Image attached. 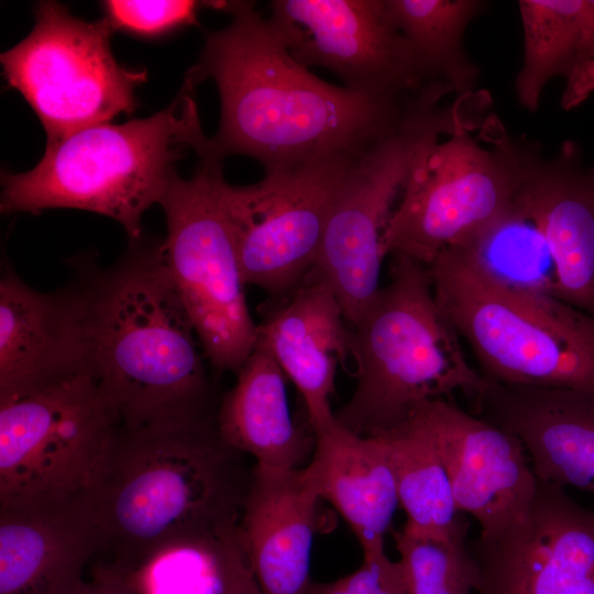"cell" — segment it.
<instances>
[{
    "mask_svg": "<svg viewBox=\"0 0 594 594\" xmlns=\"http://www.w3.org/2000/svg\"><path fill=\"white\" fill-rule=\"evenodd\" d=\"M88 374L82 304L74 284L52 293L12 268L0 279V400Z\"/></svg>",
    "mask_w": 594,
    "mask_h": 594,
    "instance_id": "obj_16",
    "label": "cell"
},
{
    "mask_svg": "<svg viewBox=\"0 0 594 594\" xmlns=\"http://www.w3.org/2000/svg\"><path fill=\"white\" fill-rule=\"evenodd\" d=\"M101 565L134 594H261L238 528L173 540L127 563Z\"/></svg>",
    "mask_w": 594,
    "mask_h": 594,
    "instance_id": "obj_25",
    "label": "cell"
},
{
    "mask_svg": "<svg viewBox=\"0 0 594 594\" xmlns=\"http://www.w3.org/2000/svg\"><path fill=\"white\" fill-rule=\"evenodd\" d=\"M391 559L385 550L363 554L354 572L328 583H311L308 594H376Z\"/></svg>",
    "mask_w": 594,
    "mask_h": 594,
    "instance_id": "obj_31",
    "label": "cell"
},
{
    "mask_svg": "<svg viewBox=\"0 0 594 594\" xmlns=\"http://www.w3.org/2000/svg\"><path fill=\"white\" fill-rule=\"evenodd\" d=\"M253 465L221 438L216 416L120 428L89 497L107 564L173 540L238 528Z\"/></svg>",
    "mask_w": 594,
    "mask_h": 594,
    "instance_id": "obj_3",
    "label": "cell"
},
{
    "mask_svg": "<svg viewBox=\"0 0 594 594\" xmlns=\"http://www.w3.org/2000/svg\"><path fill=\"white\" fill-rule=\"evenodd\" d=\"M471 129L427 145L416 158L382 239L384 256L426 266L464 246L512 204L541 156L503 129L480 144Z\"/></svg>",
    "mask_w": 594,
    "mask_h": 594,
    "instance_id": "obj_8",
    "label": "cell"
},
{
    "mask_svg": "<svg viewBox=\"0 0 594 594\" xmlns=\"http://www.w3.org/2000/svg\"><path fill=\"white\" fill-rule=\"evenodd\" d=\"M386 6L407 41L422 85H446L457 98L473 94L480 69L465 52L464 34L487 2L386 0Z\"/></svg>",
    "mask_w": 594,
    "mask_h": 594,
    "instance_id": "obj_26",
    "label": "cell"
},
{
    "mask_svg": "<svg viewBox=\"0 0 594 594\" xmlns=\"http://www.w3.org/2000/svg\"><path fill=\"white\" fill-rule=\"evenodd\" d=\"M223 160L198 158L190 178L173 179L160 205L165 262L215 374L235 373L257 344L245 282L219 199Z\"/></svg>",
    "mask_w": 594,
    "mask_h": 594,
    "instance_id": "obj_10",
    "label": "cell"
},
{
    "mask_svg": "<svg viewBox=\"0 0 594 594\" xmlns=\"http://www.w3.org/2000/svg\"><path fill=\"white\" fill-rule=\"evenodd\" d=\"M378 438L388 453L399 505L406 524L424 531H449L462 524L451 481L440 453L424 427L413 417Z\"/></svg>",
    "mask_w": 594,
    "mask_h": 594,
    "instance_id": "obj_28",
    "label": "cell"
},
{
    "mask_svg": "<svg viewBox=\"0 0 594 594\" xmlns=\"http://www.w3.org/2000/svg\"><path fill=\"white\" fill-rule=\"evenodd\" d=\"M524 59L515 80L519 105L539 108L542 91L564 78L561 105L578 107L594 91V13L590 0H520Z\"/></svg>",
    "mask_w": 594,
    "mask_h": 594,
    "instance_id": "obj_24",
    "label": "cell"
},
{
    "mask_svg": "<svg viewBox=\"0 0 594 594\" xmlns=\"http://www.w3.org/2000/svg\"><path fill=\"white\" fill-rule=\"evenodd\" d=\"M286 375L272 354L256 344L216 414L223 441L254 464L293 470L305 466L315 448L311 428L294 419Z\"/></svg>",
    "mask_w": 594,
    "mask_h": 594,
    "instance_id": "obj_23",
    "label": "cell"
},
{
    "mask_svg": "<svg viewBox=\"0 0 594 594\" xmlns=\"http://www.w3.org/2000/svg\"><path fill=\"white\" fill-rule=\"evenodd\" d=\"M526 188L554 262L557 298L594 316V164L584 166L568 141L553 158H538Z\"/></svg>",
    "mask_w": 594,
    "mask_h": 594,
    "instance_id": "obj_21",
    "label": "cell"
},
{
    "mask_svg": "<svg viewBox=\"0 0 594 594\" xmlns=\"http://www.w3.org/2000/svg\"><path fill=\"white\" fill-rule=\"evenodd\" d=\"M477 594H594V510L538 479L528 506L469 546Z\"/></svg>",
    "mask_w": 594,
    "mask_h": 594,
    "instance_id": "obj_14",
    "label": "cell"
},
{
    "mask_svg": "<svg viewBox=\"0 0 594 594\" xmlns=\"http://www.w3.org/2000/svg\"><path fill=\"white\" fill-rule=\"evenodd\" d=\"M105 19L85 21L41 1L32 31L0 56L3 77L33 109L52 144L80 129L132 114L146 70L120 65Z\"/></svg>",
    "mask_w": 594,
    "mask_h": 594,
    "instance_id": "obj_11",
    "label": "cell"
},
{
    "mask_svg": "<svg viewBox=\"0 0 594 594\" xmlns=\"http://www.w3.org/2000/svg\"><path fill=\"white\" fill-rule=\"evenodd\" d=\"M376 594H407L403 569L399 561H389Z\"/></svg>",
    "mask_w": 594,
    "mask_h": 594,
    "instance_id": "obj_33",
    "label": "cell"
},
{
    "mask_svg": "<svg viewBox=\"0 0 594 594\" xmlns=\"http://www.w3.org/2000/svg\"><path fill=\"white\" fill-rule=\"evenodd\" d=\"M194 92L184 84L148 118L90 125L46 144L31 170L1 174V212L87 210L118 221L130 241L142 239L143 213L161 202L178 175L177 161L187 150L198 158L213 154Z\"/></svg>",
    "mask_w": 594,
    "mask_h": 594,
    "instance_id": "obj_4",
    "label": "cell"
},
{
    "mask_svg": "<svg viewBox=\"0 0 594 594\" xmlns=\"http://www.w3.org/2000/svg\"><path fill=\"white\" fill-rule=\"evenodd\" d=\"M314 435V452L302 466L306 477L345 520L363 554L385 550L399 498L384 443L352 432L337 418Z\"/></svg>",
    "mask_w": 594,
    "mask_h": 594,
    "instance_id": "obj_22",
    "label": "cell"
},
{
    "mask_svg": "<svg viewBox=\"0 0 594 594\" xmlns=\"http://www.w3.org/2000/svg\"><path fill=\"white\" fill-rule=\"evenodd\" d=\"M389 280L351 327L355 387L337 420L370 438L403 426L421 404L474 397L488 380L468 361L426 265L391 256Z\"/></svg>",
    "mask_w": 594,
    "mask_h": 594,
    "instance_id": "obj_5",
    "label": "cell"
},
{
    "mask_svg": "<svg viewBox=\"0 0 594 594\" xmlns=\"http://www.w3.org/2000/svg\"><path fill=\"white\" fill-rule=\"evenodd\" d=\"M257 330V344L297 387L312 432L331 424L337 367L352 358V330L330 285L312 270L292 294L267 306Z\"/></svg>",
    "mask_w": 594,
    "mask_h": 594,
    "instance_id": "obj_18",
    "label": "cell"
},
{
    "mask_svg": "<svg viewBox=\"0 0 594 594\" xmlns=\"http://www.w3.org/2000/svg\"><path fill=\"white\" fill-rule=\"evenodd\" d=\"M473 398L480 417L521 441L540 481L594 495V392L488 380Z\"/></svg>",
    "mask_w": 594,
    "mask_h": 594,
    "instance_id": "obj_17",
    "label": "cell"
},
{
    "mask_svg": "<svg viewBox=\"0 0 594 594\" xmlns=\"http://www.w3.org/2000/svg\"><path fill=\"white\" fill-rule=\"evenodd\" d=\"M527 176L507 209L461 249L497 282L557 298L556 266L526 188Z\"/></svg>",
    "mask_w": 594,
    "mask_h": 594,
    "instance_id": "obj_27",
    "label": "cell"
},
{
    "mask_svg": "<svg viewBox=\"0 0 594 594\" xmlns=\"http://www.w3.org/2000/svg\"><path fill=\"white\" fill-rule=\"evenodd\" d=\"M87 372L121 427L216 416L207 360L169 276L163 242L131 241L76 283Z\"/></svg>",
    "mask_w": 594,
    "mask_h": 594,
    "instance_id": "obj_2",
    "label": "cell"
},
{
    "mask_svg": "<svg viewBox=\"0 0 594 594\" xmlns=\"http://www.w3.org/2000/svg\"><path fill=\"white\" fill-rule=\"evenodd\" d=\"M590 3H591V7L593 9V13H594V0H590Z\"/></svg>",
    "mask_w": 594,
    "mask_h": 594,
    "instance_id": "obj_34",
    "label": "cell"
},
{
    "mask_svg": "<svg viewBox=\"0 0 594 594\" xmlns=\"http://www.w3.org/2000/svg\"><path fill=\"white\" fill-rule=\"evenodd\" d=\"M319 501L302 468L253 465L238 530L261 594H308Z\"/></svg>",
    "mask_w": 594,
    "mask_h": 594,
    "instance_id": "obj_20",
    "label": "cell"
},
{
    "mask_svg": "<svg viewBox=\"0 0 594 594\" xmlns=\"http://www.w3.org/2000/svg\"><path fill=\"white\" fill-rule=\"evenodd\" d=\"M218 9L231 22L205 32L184 84H216L221 113L211 142L220 158L244 155L265 175L288 172L336 152L360 154L405 119L416 95L378 98L331 85L293 58L253 2L219 1Z\"/></svg>",
    "mask_w": 594,
    "mask_h": 594,
    "instance_id": "obj_1",
    "label": "cell"
},
{
    "mask_svg": "<svg viewBox=\"0 0 594 594\" xmlns=\"http://www.w3.org/2000/svg\"><path fill=\"white\" fill-rule=\"evenodd\" d=\"M470 520L430 532L408 524L394 532L407 594H471L479 572L466 544Z\"/></svg>",
    "mask_w": 594,
    "mask_h": 594,
    "instance_id": "obj_29",
    "label": "cell"
},
{
    "mask_svg": "<svg viewBox=\"0 0 594 594\" xmlns=\"http://www.w3.org/2000/svg\"><path fill=\"white\" fill-rule=\"evenodd\" d=\"M410 417L432 439L459 510L479 522L480 532L502 528L528 506L538 477L513 432L446 398L419 405Z\"/></svg>",
    "mask_w": 594,
    "mask_h": 594,
    "instance_id": "obj_15",
    "label": "cell"
},
{
    "mask_svg": "<svg viewBox=\"0 0 594 594\" xmlns=\"http://www.w3.org/2000/svg\"><path fill=\"white\" fill-rule=\"evenodd\" d=\"M77 594H134L103 565L94 566L90 579L86 580Z\"/></svg>",
    "mask_w": 594,
    "mask_h": 594,
    "instance_id": "obj_32",
    "label": "cell"
},
{
    "mask_svg": "<svg viewBox=\"0 0 594 594\" xmlns=\"http://www.w3.org/2000/svg\"><path fill=\"white\" fill-rule=\"evenodd\" d=\"M102 547L89 499L0 507V594H77Z\"/></svg>",
    "mask_w": 594,
    "mask_h": 594,
    "instance_id": "obj_19",
    "label": "cell"
},
{
    "mask_svg": "<svg viewBox=\"0 0 594 594\" xmlns=\"http://www.w3.org/2000/svg\"><path fill=\"white\" fill-rule=\"evenodd\" d=\"M447 95L441 86L424 88L400 125L355 158L337 193L314 271L332 288L350 327L381 288L383 234L419 153L441 135L480 125L473 97L441 106Z\"/></svg>",
    "mask_w": 594,
    "mask_h": 594,
    "instance_id": "obj_7",
    "label": "cell"
},
{
    "mask_svg": "<svg viewBox=\"0 0 594 594\" xmlns=\"http://www.w3.org/2000/svg\"><path fill=\"white\" fill-rule=\"evenodd\" d=\"M120 428L89 374L0 400V507L89 499Z\"/></svg>",
    "mask_w": 594,
    "mask_h": 594,
    "instance_id": "obj_9",
    "label": "cell"
},
{
    "mask_svg": "<svg viewBox=\"0 0 594 594\" xmlns=\"http://www.w3.org/2000/svg\"><path fill=\"white\" fill-rule=\"evenodd\" d=\"M360 154L331 153L248 186L220 179L219 199L246 285L275 301L304 282L317 263L337 193Z\"/></svg>",
    "mask_w": 594,
    "mask_h": 594,
    "instance_id": "obj_12",
    "label": "cell"
},
{
    "mask_svg": "<svg viewBox=\"0 0 594 594\" xmlns=\"http://www.w3.org/2000/svg\"><path fill=\"white\" fill-rule=\"evenodd\" d=\"M101 7L112 32L154 40L198 25L199 11L211 8L212 1L107 0Z\"/></svg>",
    "mask_w": 594,
    "mask_h": 594,
    "instance_id": "obj_30",
    "label": "cell"
},
{
    "mask_svg": "<svg viewBox=\"0 0 594 594\" xmlns=\"http://www.w3.org/2000/svg\"><path fill=\"white\" fill-rule=\"evenodd\" d=\"M268 20L293 58L364 96L408 98L424 87L386 0H274Z\"/></svg>",
    "mask_w": 594,
    "mask_h": 594,
    "instance_id": "obj_13",
    "label": "cell"
},
{
    "mask_svg": "<svg viewBox=\"0 0 594 594\" xmlns=\"http://www.w3.org/2000/svg\"><path fill=\"white\" fill-rule=\"evenodd\" d=\"M427 268L438 305L485 378L594 392L593 315L497 282L461 248Z\"/></svg>",
    "mask_w": 594,
    "mask_h": 594,
    "instance_id": "obj_6",
    "label": "cell"
}]
</instances>
